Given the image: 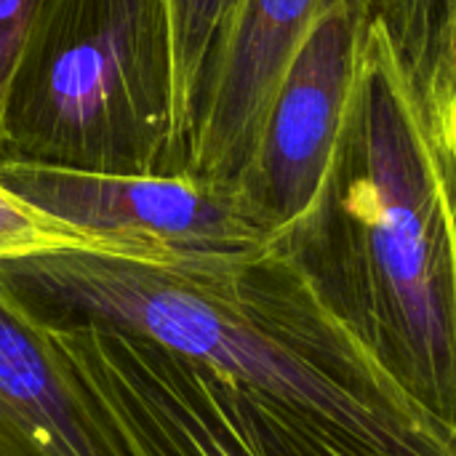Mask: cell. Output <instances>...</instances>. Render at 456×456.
<instances>
[{"instance_id": "30bf717a", "label": "cell", "mask_w": 456, "mask_h": 456, "mask_svg": "<svg viewBox=\"0 0 456 456\" xmlns=\"http://www.w3.org/2000/svg\"><path fill=\"white\" fill-rule=\"evenodd\" d=\"M414 77L456 163V3L444 13L425 61L414 69Z\"/></svg>"}, {"instance_id": "52a82bcc", "label": "cell", "mask_w": 456, "mask_h": 456, "mask_svg": "<svg viewBox=\"0 0 456 456\" xmlns=\"http://www.w3.org/2000/svg\"><path fill=\"white\" fill-rule=\"evenodd\" d=\"M0 456H131L51 331L0 286Z\"/></svg>"}, {"instance_id": "277c9868", "label": "cell", "mask_w": 456, "mask_h": 456, "mask_svg": "<svg viewBox=\"0 0 456 456\" xmlns=\"http://www.w3.org/2000/svg\"><path fill=\"white\" fill-rule=\"evenodd\" d=\"M45 329L131 456H395L155 342L94 323Z\"/></svg>"}, {"instance_id": "3957f363", "label": "cell", "mask_w": 456, "mask_h": 456, "mask_svg": "<svg viewBox=\"0 0 456 456\" xmlns=\"http://www.w3.org/2000/svg\"><path fill=\"white\" fill-rule=\"evenodd\" d=\"M0 155L96 174L184 171L168 0H51L3 96Z\"/></svg>"}, {"instance_id": "4fadbf2b", "label": "cell", "mask_w": 456, "mask_h": 456, "mask_svg": "<svg viewBox=\"0 0 456 456\" xmlns=\"http://www.w3.org/2000/svg\"><path fill=\"white\" fill-rule=\"evenodd\" d=\"M48 3L51 0H0V110L16 59Z\"/></svg>"}, {"instance_id": "8992f818", "label": "cell", "mask_w": 456, "mask_h": 456, "mask_svg": "<svg viewBox=\"0 0 456 456\" xmlns=\"http://www.w3.org/2000/svg\"><path fill=\"white\" fill-rule=\"evenodd\" d=\"M369 21L366 0H331L299 40L267 99L235 187L273 243L310 211L321 192Z\"/></svg>"}, {"instance_id": "7c38bea8", "label": "cell", "mask_w": 456, "mask_h": 456, "mask_svg": "<svg viewBox=\"0 0 456 456\" xmlns=\"http://www.w3.org/2000/svg\"><path fill=\"white\" fill-rule=\"evenodd\" d=\"M456 0H369V13L393 37L411 69L422 64L444 13Z\"/></svg>"}, {"instance_id": "7a4b0ae2", "label": "cell", "mask_w": 456, "mask_h": 456, "mask_svg": "<svg viewBox=\"0 0 456 456\" xmlns=\"http://www.w3.org/2000/svg\"><path fill=\"white\" fill-rule=\"evenodd\" d=\"M275 243L406 390L456 425V163L377 19L321 192Z\"/></svg>"}, {"instance_id": "9c48e42d", "label": "cell", "mask_w": 456, "mask_h": 456, "mask_svg": "<svg viewBox=\"0 0 456 456\" xmlns=\"http://www.w3.org/2000/svg\"><path fill=\"white\" fill-rule=\"evenodd\" d=\"M238 3L240 0H168L176 56V110L184 163Z\"/></svg>"}, {"instance_id": "6da1fadb", "label": "cell", "mask_w": 456, "mask_h": 456, "mask_svg": "<svg viewBox=\"0 0 456 456\" xmlns=\"http://www.w3.org/2000/svg\"><path fill=\"white\" fill-rule=\"evenodd\" d=\"M0 286L43 326L94 323L371 441L395 456H456V425L433 414L281 246L136 262L56 248L0 262Z\"/></svg>"}, {"instance_id": "8fae6325", "label": "cell", "mask_w": 456, "mask_h": 456, "mask_svg": "<svg viewBox=\"0 0 456 456\" xmlns=\"http://www.w3.org/2000/svg\"><path fill=\"white\" fill-rule=\"evenodd\" d=\"M56 248L99 251L88 238L43 216L40 211L29 208L27 203H21L19 198L0 187V262Z\"/></svg>"}, {"instance_id": "5b68a950", "label": "cell", "mask_w": 456, "mask_h": 456, "mask_svg": "<svg viewBox=\"0 0 456 456\" xmlns=\"http://www.w3.org/2000/svg\"><path fill=\"white\" fill-rule=\"evenodd\" d=\"M0 187L88 238L102 254L136 262L208 259L273 243L235 182L192 171L96 174L5 160Z\"/></svg>"}, {"instance_id": "ba28073f", "label": "cell", "mask_w": 456, "mask_h": 456, "mask_svg": "<svg viewBox=\"0 0 456 456\" xmlns=\"http://www.w3.org/2000/svg\"><path fill=\"white\" fill-rule=\"evenodd\" d=\"M331 0H240L227 27L184 171L235 182L299 40ZM369 3V0H366Z\"/></svg>"}]
</instances>
